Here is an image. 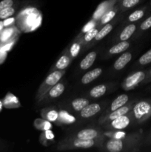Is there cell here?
Wrapping results in <instances>:
<instances>
[{
    "label": "cell",
    "instance_id": "1",
    "mask_svg": "<svg viewBox=\"0 0 151 152\" xmlns=\"http://www.w3.org/2000/svg\"><path fill=\"white\" fill-rule=\"evenodd\" d=\"M142 141L141 134H133L126 138H111L106 142L105 148L110 152H120L139 146Z\"/></svg>",
    "mask_w": 151,
    "mask_h": 152
},
{
    "label": "cell",
    "instance_id": "2",
    "mask_svg": "<svg viewBox=\"0 0 151 152\" xmlns=\"http://www.w3.org/2000/svg\"><path fill=\"white\" fill-rule=\"evenodd\" d=\"M133 120L137 123H143L151 117V98L139 101L131 110Z\"/></svg>",
    "mask_w": 151,
    "mask_h": 152
},
{
    "label": "cell",
    "instance_id": "3",
    "mask_svg": "<svg viewBox=\"0 0 151 152\" xmlns=\"http://www.w3.org/2000/svg\"><path fill=\"white\" fill-rule=\"evenodd\" d=\"M98 140H81L78 138H70L65 140L60 143L59 149H74V148H90L97 145V142H99Z\"/></svg>",
    "mask_w": 151,
    "mask_h": 152
},
{
    "label": "cell",
    "instance_id": "4",
    "mask_svg": "<svg viewBox=\"0 0 151 152\" xmlns=\"http://www.w3.org/2000/svg\"><path fill=\"white\" fill-rule=\"evenodd\" d=\"M63 74L64 72L61 71V70H56V71H54L52 73H50L46 77L44 83L41 85V88H40L39 91H38V95L40 96V97L43 96L44 94L47 93V91H49L50 88H52L53 86L57 84L60 81L61 79H62Z\"/></svg>",
    "mask_w": 151,
    "mask_h": 152
},
{
    "label": "cell",
    "instance_id": "5",
    "mask_svg": "<svg viewBox=\"0 0 151 152\" xmlns=\"http://www.w3.org/2000/svg\"><path fill=\"white\" fill-rule=\"evenodd\" d=\"M147 73L143 71H139L128 76L122 83V87L124 90L129 91L137 87L141 83L144 81Z\"/></svg>",
    "mask_w": 151,
    "mask_h": 152
},
{
    "label": "cell",
    "instance_id": "6",
    "mask_svg": "<svg viewBox=\"0 0 151 152\" xmlns=\"http://www.w3.org/2000/svg\"><path fill=\"white\" fill-rule=\"evenodd\" d=\"M132 120H133V115H132L131 111H130L128 114L120 116V117H117L114 120L107 122L108 124L107 127L108 129H113L114 130L117 131L123 130V129H126V128L130 126Z\"/></svg>",
    "mask_w": 151,
    "mask_h": 152
},
{
    "label": "cell",
    "instance_id": "7",
    "mask_svg": "<svg viewBox=\"0 0 151 152\" xmlns=\"http://www.w3.org/2000/svg\"><path fill=\"white\" fill-rule=\"evenodd\" d=\"M134 104L133 103H130V105H124V106L121 107V108H118V109L115 110L113 111H111L107 116H106L104 118H102L99 121V123H107V122L110 121V120H114V119L117 118V117H120V116L124 115V114H128L129 112H130L133 108V106Z\"/></svg>",
    "mask_w": 151,
    "mask_h": 152
},
{
    "label": "cell",
    "instance_id": "8",
    "mask_svg": "<svg viewBox=\"0 0 151 152\" xmlns=\"http://www.w3.org/2000/svg\"><path fill=\"white\" fill-rule=\"evenodd\" d=\"M101 111V106L98 103L88 104L80 111V116L82 118H90L93 117Z\"/></svg>",
    "mask_w": 151,
    "mask_h": 152
},
{
    "label": "cell",
    "instance_id": "9",
    "mask_svg": "<svg viewBox=\"0 0 151 152\" xmlns=\"http://www.w3.org/2000/svg\"><path fill=\"white\" fill-rule=\"evenodd\" d=\"M100 132L94 129H86L76 134V137L81 140H96L100 136Z\"/></svg>",
    "mask_w": 151,
    "mask_h": 152
},
{
    "label": "cell",
    "instance_id": "10",
    "mask_svg": "<svg viewBox=\"0 0 151 152\" xmlns=\"http://www.w3.org/2000/svg\"><path fill=\"white\" fill-rule=\"evenodd\" d=\"M132 59V54L130 52L123 53L114 62L113 67L116 71L123 69Z\"/></svg>",
    "mask_w": 151,
    "mask_h": 152
},
{
    "label": "cell",
    "instance_id": "11",
    "mask_svg": "<svg viewBox=\"0 0 151 152\" xmlns=\"http://www.w3.org/2000/svg\"><path fill=\"white\" fill-rule=\"evenodd\" d=\"M102 69L100 68H95V69L91 70V71H88L82 77H81V83L84 85L89 84V83H92L93 80L97 79L99 76L102 74Z\"/></svg>",
    "mask_w": 151,
    "mask_h": 152
},
{
    "label": "cell",
    "instance_id": "12",
    "mask_svg": "<svg viewBox=\"0 0 151 152\" xmlns=\"http://www.w3.org/2000/svg\"><path fill=\"white\" fill-rule=\"evenodd\" d=\"M129 100V96L127 94H121L119 96H117L113 102L111 103L109 111H113L115 110L118 109V108H121V107L124 106V105L127 103Z\"/></svg>",
    "mask_w": 151,
    "mask_h": 152
},
{
    "label": "cell",
    "instance_id": "13",
    "mask_svg": "<svg viewBox=\"0 0 151 152\" xmlns=\"http://www.w3.org/2000/svg\"><path fill=\"white\" fill-rule=\"evenodd\" d=\"M96 53L95 51H91L81 60L80 62V68L81 70H87L90 68L94 63L96 59Z\"/></svg>",
    "mask_w": 151,
    "mask_h": 152
},
{
    "label": "cell",
    "instance_id": "14",
    "mask_svg": "<svg viewBox=\"0 0 151 152\" xmlns=\"http://www.w3.org/2000/svg\"><path fill=\"white\" fill-rule=\"evenodd\" d=\"M137 26L135 24H130L123 29L121 34L119 36V39L121 41H127L136 32Z\"/></svg>",
    "mask_w": 151,
    "mask_h": 152
},
{
    "label": "cell",
    "instance_id": "15",
    "mask_svg": "<svg viewBox=\"0 0 151 152\" xmlns=\"http://www.w3.org/2000/svg\"><path fill=\"white\" fill-rule=\"evenodd\" d=\"M65 87L63 83H58L53 87L50 88L48 91V95L52 99H55L60 96L65 91Z\"/></svg>",
    "mask_w": 151,
    "mask_h": 152
},
{
    "label": "cell",
    "instance_id": "16",
    "mask_svg": "<svg viewBox=\"0 0 151 152\" xmlns=\"http://www.w3.org/2000/svg\"><path fill=\"white\" fill-rule=\"evenodd\" d=\"M3 105L5 108H16V107L20 106V103H19V100L17 98L13 95L12 94L8 93L6 95L5 98L3 102Z\"/></svg>",
    "mask_w": 151,
    "mask_h": 152
},
{
    "label": "cell",
    "instance_id": "17",
    "mask_svg": "<svg viewBox=\"0 0 151 152\" xmlns=\"http://www.w3.org/2000/svg\"><path fill=\"white\" fill-rule=\"evenodd\" d=\"M130 47V42L127 41H121L118 44L113 46L109 50V53L110 54H117V53H122L125 51L128 48Z\"/></svg>",
    "mask_w": 151,
    "mask_h": 152
},
{
    "label": "cell",
    "instance_id": "18",
    "mask_svg": "<svg viewBox=\"0 0 151 152\" xmlns=\"http://www.w3.org/2000/svg\"><path fill=\"white\" fill-rule=\"evenodd\" d=\"M88 104L89 100L84 99V98H76V99H73L71 102V105H72L73 110L77 112L81 111Z\"/></svg>",
    "mask_w": 151,
    "mask_h": 152
},
{
    "label": "cell",
    "instance_id": "19",
    "mask_svg": "<svg viewBox=\"0 0 151 152\" xmlns=\"http://www.w3.org/2000/svg\"><path fill=\"white\" fill-rule=\"evenodd\" d=\"M107 91V86L105 85H99L95 86L90 90V95L93 98H99L103 96Z\"/></svg>",
    "mask_w": 151,
    "mask_h": 152
},
{
    "label": "cell",
    "instance_id": "20",
    "mask_svg": "<svg viewBox=\"0 0 151 152\" xmlns=\"http://www.w3.org/2000/svg\"><path fill=\"white\" fill-rule=\"evenodd\" d=\"M70 63V56H68L67 54H64L58 59L56 64V68L57 70H61L63 71L65 68H68L69 66Z\"/></svg>",
    "mask_w": 151,
    "mask_h": 152
},
{
    "label": "cell",
    "instance_id": "21",
    "mask_svg": "<svg viewBox=\"0 0 151 152\" xmlns=\"http://www.w3.org/2000/svg\"><path fill=\"white\" fill-rule=\"evenodd\" d=\"M145 11H146V7H143V8L138 9V10H135L129 16L128 21L130 22H137L144 16Z\"/></svg>",
    "mask_w": 151,
    "mask_h": 152
},
{
    "label": "cell",
    "instance_id": "22",
    "mask_svg": "<svg viewBox=\"0 0 151 152\" xmlns=\"http://www.w3.org/2000/svg\"><path fill=\"white\" fill-rule=\"evenodd\" d=\"M112 30L113 25H111V24H106L100 31H98L95 39H96V40H97V41L102 39L105 38L107 35H108Z\"/></svg>",
    "mask_w": 151,
    "mask_h": 152
},
{
    "label": "cell",
    "instance_id": "23",
    "mask_svg": "<svg viewBox=\"0 0 151 152\" xmlns=\"http://www.w3.org/2000/svg\"><path fill=\"white\" fill-rule=\"evenodd\" d=\"M15 12H16V7H14V5L3 9L0 11V19L4 20V19H9L14 14Z\"/></svg>",
    "mask_w": 151,
    "mask_h": 152
},
{
    "label": "cell",
    "instance_id": "24",
    "mask_svg": "<svg viewBox=\"0 0 151 152\" xmlns=\"http://www.w3.org/2000/svg\"><path fill=\"white\" fill-rule=\"evenodd\" d=\"M115 10H110L108 11L105 12L103 15H102V18H101V24L102 25H106L108 22H110L115 16Z\"/></svg>",
    "mask_w": 151,
    "mask_h": 152
},
{
    "label": "cell",
    "instance_id": "25",
    "mask_svg": "<svg viewBox=\"0 0 151 152\" xmlns=\"http://www.w3.org/2000/svg\"><path fill=\"white\" fill-rule=\"evenodd\" d=\"M138 63L140 65H146L151 63V49L148 50L139 58Z\"/></svg>",
    "mask_w": 151,
    "mask_h": 152
},
{
    "label": "cell",
    "instance_id": "26",
    "mask_svg": "<svg viewBox=\"0 0 151 152\" xmlns=\"http://www.w3.org/2000/svg\"><path fill=\"white\" fill-rule=\"evenodd\" d=\"M142 0H121V7L123 9H129L137 5Z\"/></svg>",
    "mask_w": 151,
    "mask_h": 152
},
{
    "label": "cell",
    "instance_id": "27",
    "mask_svg": "<svg viewBox=\"0 0 151 152\" xmlns=\"http://www.w3.org/2000/svg\"><path fill=\"white\" fill-rule=\"evenodd\" d=\"M44 117L50 122H56L59 118V114L56 110L51 109L46 113Z\"/></svg>",
    "mask_w": 151,
    "mask_h": 152
},
{
    "label": "cell",
    "instance_id": "28",
    "mask_svg": "<svg viewBox=\"0 0 151 152\" xmlns=\"http://www.w3.org/2000/svg\"><path fill=\"white\" fill-rule=\"evenodd\" d=\"M98 31H98V29H96V28H91V29H90L89 31H87L84 37V41L87 42L91 41L93 39H94L95 37H96Z\"/></svg>",
    "mask_w": 151,
    "mask_h": 152
},
{
    "label": "cell",
    "instance_id": "29",
    "mask_svg": "<svg viewBox=\"0 0 151 152\" xmlns=\"http://www.w3.org/2000/svg\"><path fill=\"white\" fill-rule=\"evenodd\" d=\"M81 50V45L78 42H74L70 48V53L72 57H76Z\"/></svg>",
    "mask_w": 151,
    "mask_h": 152
},
{
    "label": "cell",
    "instance_id": "30",
    "mask_svg": "<svg viewBox=\"0 0 151 152\" xmlns=\"http://www.w3.org/2000/svg\"><path fill=\"white\" fill-rule=\"evenodd\" d=\"M150 28H151V16H150L149 17H147L146 19H144V20L141 23L140 27H139V29H140L141 31H147Z\"/></svg>",
    "mask_w": 151,
    "mask_h": 152
},
{
    "label": "cell",
    "instance_id": "31",
    "mask_svg": "<svg viewBox=\"0 0 151 152\" xmlns=\"http://www.w3.org/2000/svg\"><path fill=\"white\" fill-rule=\"evenodd\" d=\"M15 0H1L0 1V11L7 7H11L15 4Z\"/></svg>",
    "mask_w": 151,
    "mask_h": 152
},
{
    "label": "cell",
    "instance_id": "32",
    "mask_svg": "<svg viewBox=\"0 0 151 152\" xmlns=\"http://www.w3.org/2000/svg\"><path fill=\"white\" fill-rule=\"evenodd\" d=\"M12 34V30L11 29H7L5 30L4 32L2 33L1 36V40H3V41H5V40H7L10 37V36Z\"/></svg>",
    "mask_w": 151,
    "mask_h": 152
},
{
    "label": "cell",
    "instance_id": "33",
    "mask_svg": "<svg viewBox=\"0 0 151 152\" xmlns=\"http://www.w3.org/2000/svg\"><path fill=\"white\" fill-rule=\"evenodd\" d=\"M107 136L110 137L111 138H123L125 137V133H121V132H116V133H110V134H105Z\"/></svg>",
    "mask_w": 151,
    "mask_h": 152
},
{
    "label": "cell",
    "instance_id": "34",
    "mask_svg": "<svg viewBox=\"0 0 151 152\" xmlns=\"http://www.w3.org/2000/svg\"><path fill=\"white\" fill-rule=\"evenodd\" d=\"M93 23H92V22H89L88 24H87V25H85V27H84V28L83 29V31H86V32H87V31H89V30L93 28Z\"/></svg>",
    "mask_w": 151,
    "mask_h": 152
},
{
    "label": "cell",
    "instance_id": "35",
    "mask_svg": "<svg viewBox=\"0 0 151 152\" xmlns=\"http://www.w3.org/2000/svg\"><path fill=\"white\" fill-rule=\"evenodd\" d=\"M144 80L147 82H149L151 80V69L150 70L149 72H148V74H146V77H145Z\"/></svg>",
    "mask_w": 151,
    "mask_h": 152
},
{
    "label": "cell",
    "instance_id": "36",
    "mask_svg": "<svg viewBox=\"0 0 151 152\" xmlns=\"http://www.w3.org/2000/svg\"><path fill=\"white\" fill-rule=\"evenodd\" d=\"M45 136H46V137L48 138V139H52V138L53 137V134H51V132H49V131L48 132H45Z\"/></svg>",
    "mask_w": 151,
    "mask_h": 152
},
{
    "label": "cell",
    "instance_id": "37",
    "mask_svg": "<svg viewBox=\"0 0 151 152\" xmlns=\"http://www.w3.org/2000/svg\"><path fill=\"white\" fill-rule=\"evenodd\" d=\"M3 27H4V24H3L2 22H0V31L2 30Z\"/></svg>",
    "mask_w": 151,
    "mask_h": 152
},
{
    "label": "cell",
    "instance_id": "38",
    "mask_svg": "<svg viewBox=\"0 0 151 152\" xmlns=\"http://www.w3.org/2000/svg\"><path fill=\"white\" fill-rule=\"evenodd\" d=\"M147 142H151V134L149 135V137H148Z\"/></svg>",
    "mask_w": 151,
    "mask_h": 152
},
{
    "label": "cell",
    "instance_id": "39",
    "mask_svg": "<svg viewBox=\"0 0 151 152\" xmlns=\"http://www.w3.org/2000/svg\"><path fill=\"white\" fill-rule=\"evenodd\" d=\"M1 105H2V104H1V102H0V111H1Z\"/></svg>",
    "mask_w": 151,
    "mask_h": 152
}]
</instances>
